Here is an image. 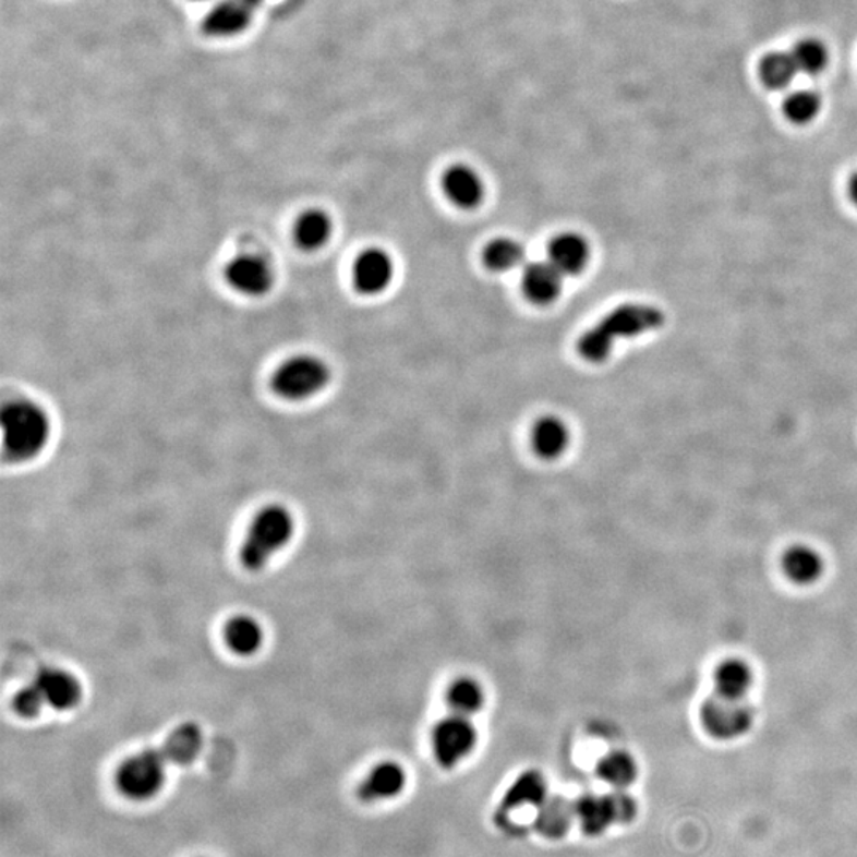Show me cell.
<instances>
[{"label": "cell", "mask_w": 857, "mask_h": 857, "mask_svg": "<svg viewBox=\"0 0 857 857\" xmlns=\"http://www.w3.org/2000/svg\"><path fill=\"white\" fill-rule=\"evenodd\" d=\"M665 322L664 313L653 305L625 304L609 312L601 323L588 329L578 340V351L587 361L604 362L616 341L632 339L657 329Z\"/></svg>", "instance_id": "cell-1"}, {"label": "cell", "mask_w": 857, "mask_h": 857, "mask_svg": "<svg viewBox=\"0 0 857 857\" xmlns=\"http://www.w3.org/2000/svg\"><path fill=\"white\" fill-rule=\"evenodd\" d=\"M50 418L38 403L16 399L2 409V445L7 461L24 462L40 455L50 438Z\"/></svg>", "instance_id": "cell-2"}, {"label": "cell", "mask_w": 857, "mask_h": 857, "mask_svg": "<svg viewBox=\"0 0 857 857\" xmlns=\"http://www.w3.org/2000/svg\"><path fill=\"white\" fill-rule=\"evenodd\" d=\"M292 532L294 521L285 507L270 505L264 508L254 519L243 542L240 553L243 566L250 570L263 569L268 559L291 540Z\"/></svg>", "instance_id": "cell-3"}, {"label": "cell", "mask_w": 857, "mask_h": 857, "mask_svg": "<svg viewBox=\"0 0 857 857\" xmlns=\"http://www.w3.org/2000/svg\"><path fill=\"white\" fill-rule=\"evenodd\" d=\"M330 382V369L322 358L298 354L285 361L271 378L278 396L291 402H301L322 393Z\"/></svg>", "instance_id": "cell-4"}, {"label": "cell", "mask_w": 857, "mask_h": 857, "mask_svg": "<svg viewBox=\"0 0 857 857\" xmlns=\"http://www.w3.org/2000/svg\"><path fill=\"white\" fill-rule=\"evenodd\" d=\"M479 744V731L469 716L449 713L442 717L431 734L432 752L442 769L458 768Z\"/></svg>", "instance_id": "cell-5"}, {"label": "cell", "mask_w": 857, "mask_h": 857, "mask_svg": "<svg viewBox=\"0 0 857 857\" xmlns=\"http://www.w3.org/2000/svg\"><path fill=\"white\" fill-rule=\"evenodd\" d=\"M755 709L747 699H727L713 695L700 707V723L716 740H735L750 733Z\"/></svg>", "instance_id": "cell-6"}, {"label": "cell", "mask_w": 857, "mask_h": 857, "mask_svg": "<svg viewBox=\"0 0 857 857\" xmlns=\"http://www.w3.org/2000/svg\"><path fill=\"white\" fill-rule=\"evenodd\" d=\"M166 768L167 759L161 748L138 752L118 770V787L129 799H152L162 789Z\"/></svg>", "instance_id": "cell-7"}, {"label": "cell", "mask_w": 857, "mask_h": 857, "mask_svg": "<svg viewBox=\"0 0 857 857\" xmlns=\"http://www.w3.org/2000/svg\"><path fill=\"white\" fill-rule=\"evenodd\" d=\"M575 814L588 835H601L615 822L632 821L637 814V802L625 789H615V793L604 796L590 794L575 804Z\"/></svg>", "instance_id": "cell-8"}, {"label": "cell", "mask_w": 857, "mask_h": 857, "mask_svg": "<svg viewBox=\"0 0 857 857\" xmlns=\"http://www.w3.org/2000/svg\"><path fill=\"white\" fill-rule=\"evenodd\" d=\"M226 283L237 294L246 298H261L266 295L274 286V268L267 263L266 257L254 253H243L233 257L225 268Z\"/></svg>", "instance_id": "cell-9"}, {"label": "cell", "mask_w": 857, "mask_h": 857, "mask_svg": "<svg viewBox=\"0 0 857 857\" xmlns=\"http://www.w3.org/2000/svg\"><path fill=\"white\" fill-rule=\"evenodd\" d=\"M394 263L382 249H367L359 254L353 266L354 286L361 294H383L393 283Z\"/></svg>", "instance_id": "cell-10"}, {"label": "cell", "mask_w": 857, "mask_h": 857, "mask_svg": "<svg viewBox=\"0 0 857 857\" xmlns=\"http://www.w3.org/2000/svg\"><path fill=\"white\" fill-rule=\"evenodd\" d=\"M253 9L245 0H221L202 21V29L210 37L237 36L250 26Z\"/></svg>", "instance_id": "cell-11"}, {"label": "cell", "mask_w": 857, "mask_h": 857, "mask_svg": "<svg viewBox=\"0 0 857 857\" xmlns=\"http://www.w3.org/2000/svg\"><path fill=\"white\" fill-rule=\"evenodd\" d=\"M564 275L550 261H535L522 271V291L536 305H548L563 292Z\"/></svg>", "instance_id": "cell-12"}, {"label": "cell", "mask_w": 857, "mask_h": 857, "mask_svg": "<svg viewBox=\"0 0 857 857\" xmlns=\"http://www.w3.org/2000/svg\"><path fill=\"white\" fill-rule=\"evenodd\" d=\"M442 184H444V193L456 207L472 210L482 204L484 198L482 177L466 164L449 167L444 173Z\"/></svg>", "instance_id": "cell-13"}, {"label": "cell", "mask_w": 857, "mask_h": 857, "mask_svg": "<svg viewBox=\"0 0 857 857\" xmlns=\"http://www.w3.org/2000/svg\"><path fill=\"white\" fill-rule=\"evenodd\" d=\"M407 785L406 769L396 761H383L371 770L361 787L359 796L365 802H378L399 796Z\"/></svg>", "instance_id": "cell-14"}, {"label": "cell", "mask_w": 857, "mask_h": 857, "mask_svg": "<svg viewBox=\"0 0 857 857\" xmlns=\"http://www.w3.org/2000/svg\"><path fill=\"white\" fill-rule=\"evenodd\" d=\"M36 685L56 710H72L82 700V685L79 679L61 668H44L38 672Z\"/></svg>", "instance_id": "cell-15"}, {"label": "cell", "mask_w": 857, "mask_h": 857, "mask_svg": "<svg viewBox=\"0 0 857 857\" xmlns=\"http://www.w3.org/2000/svg\"><path fill=\"white\" fill-rule=\"evenodd\" d=\"M550 263L553 264L564 277L578 275L584 270L590 261L591 251L587 239L580 233L566 232L557 236L550 245Z\"/></svg>", "instance_id": "cell-16"}, {"label": "cell", "mask_w": 857, "mask_h": 857, "mask_svg": "<svg viewBox=\"0 0 857 857\" xmlns=\"http://www.w3.org/2000/svg\"><path fill=\"white\" fill-rule=\"evenodd\" d=\"M531 444L540 459H559L570 445L569 427L560 418L552 414L542 417L532 427Z\"/></svg>", "instance_id": "cell-17"}, {"label": "cell", "mask_w": 857, "mask_h": 857, "mask_svg": "<svg viewBox=\"0 0 857 857\" xmlns=\"http://www.w3.org/2000/svg\"><path fill=\"white\" fill-rule=\"evenodd\" d=\"M782 567L793 583L811 587L824 574V559L813 546L794 545L783 554Z\"/></svg>", "instance_id": "cell-18"}, {"label": "cell", "mask_w": 857, "mask_h": 857, "mask_svg": "<svg viewBox=\"0 0 857 857\" xmlns=\"http://www.w3.org/2000/svg\"><path fill=\"white\" fill-rule=\"evenodd\" d=\"M714 695L727 699H747L755 685V672L744 660H726L714 671Z\"/></svg>", "instance_id": "cell-19"}, {"label": "cell", "mask_w": 857, "mask_h": 857, "mask_svg": "<svg viewBox=\"0 0 857 857\" xmlns=\"http://www.w3.org/2000/svg\"><path fill=\"white\" fill-rule=\"evenodd\" d=\"M545 776L539 770H528L511 783L502 797L500 811H511L519 807H536L548 799Z\"/></svg>", "instance_id": "cell-20"}, {"label": "cell", "mask_w": 857, "mask_h": 857, "mask_svg": "<svg viewBox=\"0 0 857 857\" xmlns=\"http://www.w3.org/2000/svg\"><path fill=\"white\" fill-rule=\"evenodd\" d=\"M204 745L201 729L193 723L181 724L164 741L162 752L167 762L176 765H190L196 761Z\"/></svg>", "instance_id": "cell-21"}, {"label": "cell", "mask_w": 857, "mask_h": 857, "mask_svg": "<svg viewBox=\"0 0 857 857\" xmlns=\"http://www.w3.org/2000/svg\"><path fill=\"white\" fill-rule=\"evenodd\" d=\"M486 689L473 677L456 678L447 689L449 712L472 717L486 705Z\"/></svg>", "instance_id": "cell-22"}, {"label": "cell", "mask_w": 857, "mask_h": 857, "mask_svg": "<svg viewBox=\"0 0 857 857\" xmlns=\"http://www.w3.org/2000/svg\"><path fill=\"white\" fill-rule=\"evenodd\" d=\"M333 219L326 212L312 208L301 215L295 221L294 239L298 245L305 251L323 249L333 237Z\"/></svg>", "instance_id": "cell-23"}, {"label": "cell", "mask_w": 857, "mask_h": 857, "mask_svg": "<svg viewBox=\"0 0 857 857\" xmlns=\"http://www.w3.org/2000/svg\"><path fill=\"white\" fill-rule=\"evenodd\" d=\"M575 814V805L566 799H546L540 805L534 825L540 834L548 838H559L569 831Z\"/></svg>", "instance_id": "cell-24"}, {"label": "cell", "mask_w": 857, "mask_h": 857, "mask_svg": "<svg viewBox=\"0 0 857 857\" xmlns=\"http://www.w3.org/2000/svg\"><path fill=\"white\" fill-rule=\"evenodd\" d=\"M598 775L615 789H626L639 776V765L630 752L612 751L599 761Z\"/></svg>", "instance_id": "cell-25"}, {"label": "cell", "mask_w": 857, "mask_h": 857, "mask_svg": "<svg viewBox=\"0 0 857 857\" xmlns=\"http://www.w3.org/2000/svg\"><path fill=\"white\" fill-rule=\"evenodd\" d=\"M225 639L233 653L250 656L256 653L263 643V629L250 616H236L226 625Z\"/></svg>", "instance_id": "cell-26"}, {"label": "cell", "mask_w": 857, "mask_h": 857, "mask_svg": "<svg viewBox=\"0 0 857 857\" xmlns=\"http://www.w3.org/2000/svg\"><path fill=\"white\" fill-rule=\"evenodd\" d=\"M524 246L518 240L507 239V237L493 240L483 253L484 264L493 271L515 270L524 264Z\"/></svg>", "instance_id": "cell-27"}, {"label": "cell", "mask_w": 857, "mask_h": 857, "mask_svg": "<svg viewBox=\"0 0 857 857\" xmlns=\"http://www.w3.org/2000/svg\"><path fill=\"white\" fill-rule=\"evenodd\" d=\"M797 65L790 53H770L762 59L761 79L770 89H783L793 83Z\"/></svg>", "instance_id": "cell-28"}, {"label": "cell", "mask_w": 857, "mask_h": 857, "mask_svg": "<svg viewBox=\"0 0 857 857\" xmlns=\"http://www.w3.org/2000/svg\"><path fill=\"white\" fill-rule=\"evenodd\" d=\"M790 56L796 62L797 71L807 73V75H818L828 65V50L820 40H814V38H805L799 41L790 51Z\"/></svg>", "instance_id": "cell-29"}, {"label": "cell", "mask_w": 857, "mask_h": 857, "mask_svg": "<svg viewBox=\"0 0 857 857\" xmlns=\"http://www.w3.org/2000/svg\"><path fill=\"white\" fill-rule=\"evenodd\" d=\"M783 108L790 123L807 124L820 113L821 99L813 90H796L787 97Z\"/></svg>", "instance_id": "cell-30"}, {"label": "cell", "mask_w": 857, "mask_h": 857, "mask_svg": "<svg viewBox=\"0 0 857 857\" xmlns=\"http://www.w3.org/2000/svg\"><path fill=\"white\" fill-rule=\"evenodd\" d=\"M45 703H47V700H45L36 683H33V685L21 689L15 697L13 705H15L16 713L21 714V716L34 717L41 712V707H44Z\"/></svg>", "instance_id": "cell-31"}, {"label": "cell", "mask_w": 857, "mask_h": 857, "mask_svg": "<svg viewBox=\"0 0 857 857\" xmlns=\"http://www.w3.org/2000/svg\"><path fill=\"white\" fill-rule=\"evenodd\" d=\"M848 194L853 204H855V207H857V173H855V176H853L848 181Z\"/></svg>", "instance_id": "cell-32"}, {"label": "cell", "mask_w": 857, "mask_h": 857, "mask_svg": "<svg viewBox=\"0 0 857 857\" xmlns=\"http://www.w3.org/2000/svg\"><path fill=\"white\" fill-rule=\"evenodd\" d=\"M245 2H249L250 5L256 7L257 3L263 2V0H245Z\"/></svg>", "instance_id": "cell-33"}]
</instances>
